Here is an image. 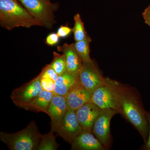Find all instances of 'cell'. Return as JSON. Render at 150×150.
<instances>
[{"label": "cell", "instance_id": "6da1fadb", "mask_svg": "<svg viewBox=\"0 0 150 150\" xmlns=\"http://www.w3.org/2000/svg\"><path fill=\"white\" fill-rule=\"evenodd\" d=\"M115 83L118 96V113L134 126L146 143L149 136V124L139 93L129 85L116 80Z\"/></svg>", "mask_w": 150, "mask_h": 150}, {"label": "cell", "instance_id": "7a4b0ae2", "mask_svg": "<svg viewBox=\"0 0 150 150\" xmlns=\"http://www.w3.org/2000/svg\"><path fill=\"white\" fill-rule=\"evenodd\" d=\"M0 25L8 30L40 26L18 0H0Z\"/></svg>", "mask_w": 150, "mask_h": 150}, {"label": "cell", "instance_id": "3957f363", "mask_svg": "<svg viewBox=\"0 0 150 150\" xmlns=\"http://www.w3.org/2000/svg\"><path fill=\"white\" fill-rule=\"evenodd\" d=\"M42 135L34 121L18 132H1L0 139L11 150H36Z\"/></svg>", "mask_w": 150, "mask_h": 150}, {"label": "cell", "instance_id": "277c9868", "mask_svg": "<svg viewBox=\"0 0 150 150\" xmlns=\"http://www.w3.org/2000/svg\"><path fill=\"white\" fill-rule=\"evenodd\" d=\"M40 26L52 29L56 22L54 13L59 9V3L47 0H18Z\"/></svg>", "mask_w": 150, "mask_h": 150}, {"label": "cell", "instance_id": "5b68a950", "mask_svg": "<svg viewBox=\"0 0 150 150\" xmlns=\"http://www.w3.org/2000/svg\"><path fill=\"white\" fill-rule=\"evenodd\" d=\"M115 81L106 78L105 83L97 88L92 94V102L102 110L112 109L118 111V96Z\"/></svg>", "mask_w": 150, "mask_h": 150}, {"label": "cell", "instance_id": "8992f818", "mask_svg": "<svg viewBox=\"0 0 150 150\" xmlns=\"http://www.w3.org/2000/svg\"><path fill=\"white\" fill-rule=\"evenodd\" d=\"M118 113V111L114 109L102 110L93 127L92 133L107 150L110 149L112 144L110 121L112 117Z\"/></svg>", "mask_w": 150, "mask_h": 150}, {"label": "cell", "instance_id": "52a82bcc", "mask_svg": "<svg viewBox=\"0 0 150 150\" xmlns=\"http://www.w3.org/2000/svg\"><path fill=\"white\" fill-rule=\"evenodd\" d=\"M40 75L12 92L10 97L14 104L22 108L35 99L42 91Z\"/></svg>", "mask_w": 150, "mask_h": 150}, {"label": "cell", "instance_id": "ba28073f", "mask_svg": "<svg viewBox=\"0 0 150 150\" xmlns=\"http://www.w3.org/2000/svg\"><path fill=\"white\" fill-rule=\"evenodd\" d=\"M79 78L81 83L91 94L106 82L103 76L93 61L83 63Z\"/></svg>", "mask_w": 150, "mask_h": 150}, {"label": "cell", "instance_id": "9c48e42d", "mask_svg": "<svg viewBox=\"0 0 150 150\" xmlns=\"http://www.w3.org/2000/svg\"><path fill=\"white\" fill-rule=\"evenodd\" d=\"M83 132L76 111L68 109L56 131L57 135L71 144L75 138Z\"/></svg>", "mask_w": 150, "mask_h": 150}, {"label": "cell", "instance_id": "30bf717a", "mask_svg": "<svg viewBox=\"0 0 150 150\" xmlns=\"http://www.w3.org/2000/svg\"><path fill=\"white\" fill-rule=\"evenodd\" d=\"M102 110L92 101L86 103L75 110L84 132H92L95 121Z\"/></svg>", "mask_w": 150, "mask_h": 150}, {"label": "cell", "instance_id": "8fae6325", "mask_svg": "<svg viewBox=\"0 0 150 150\" xmlns=\"http://www.w3.org/2000/svg\"><path fill=\"white\" fill-rule=\"evenodd\" d=\"M65 96L54 94L48 110V115L51 119V130L56 132L60 123L68 110Z\"/></svg>", "mask_w": 150, "mask_h": 150}, {"label": "cell", "instance_id": "7c38bea8", "mask_svg": "<svg viewBox=\"0 0 150 150\" xmlns=\"http://www.w3.org/2000/svg\"><path fill=\"white\" fill-rule=\"evenodd\" d=\"M68 109L76 110L91 101L92 95L79 80L65 96Z\"/></svg>", "mask_w": 150, "mask_h": 150}, {"label": "cell", "instance_id": "4fadbf2b", "mask_svg": "<svg viewBox=\"0 0 150 150\" xmlns=\"http://www.w3.org/2000/svg\"><path fill=\"white\" fill-rule=\"evenodd\" d=\"M72 150H106L92 132H82L71 144Z\"/></svg>", "mask_w": 150, "mask_h": 150}, {"label": "cell", "instance_id": "5bb4252c", "mask_svg": "<svg viewBox=\"0 0 150 150\" xmlns=\"http://www.w3.org/2000/svg\"><path fill=\"white\" fill-rule=\"evenodd\" d=\"M57 48L66 57L67 71L70 73H79L83 62L76 51L74 44L65 43L62 46H58Z\"/></svg>", "mask_w": 150, "mask_h": 150}, {"label": "cell", "instance_id": "9a60e30c", "mask_svg": "<svg viewBox=\"0 0 150 150\" xmlns=\"http://www.w3.org/2000/svg\"><path fill=\"white\" fill-rule=\"evenodd\" d=\"M79 73H72L66 71L59 75L55 82L54 93L66 96L79 79Z\"/></svg>", "mask_w": 150, "mask_h": 150}, {"label": "cell", "instance_id": "2e32d148", "mask_svg": "<svg viewBox=\"0 0 150 150\" xmlns=\"http://www.w3.org/2000/svg\"><path fill=\"white\" fill-rule=\"evenodd\" d=\"M54 93L42 90L40 94L31 102L22 108L35 112H43L48 114V110Z\"/></svg>", "mask_w": 150, "mask_h": 150}, {"label": "cell", "instance_id": "e0dca14e", "mask_svg": "<svg viewBox=\"0 0 150 150\" xmlns=\"http://www.w3.org/2000/svg\"><path fill=\"white\" fill-rule=\"evenodd\" d=\"M91 41V38L88 35L84 40L74 43L76 51L83 63L90 62L93 61L90 56V44Z\"/></svg>", "mask_w": 150, "mask_h": 150}, {"label": "cell", "instance_id": "ac0fdd59", "mask_svg": "<svg viewBox=\"0 0 150 150\" xmlns=\"http://www.w3.org/2000/svg\"><path fill=\"white\" fill-rule=\"evenodd\" d=\"M54 132L50 131L49 133L42 135L38 150H56L59 145L56 141Z\"/></svg>", "mask_w": 150, "mask_h": 150}, {"label": "cell", "instance_id": "d6986e66", "mask_svg": "<svg viewBox=\"0 0 150 150\" xmlns=\"http://www.w3.org/2000/svg\"><path fill=\"white\" fill-rule=\"evenodd\" d=\"M74 25L73 28V34L75 42L85 39L88 35L85 28L84 23L79 14L77 13L74 16Z\"/></svg>", "mask_w": 150, "mask_h": 150}, {"label": "cell", "instance_id": "ffe728a7", "mask_svg": "<svg viewBox=\"0 0 150 150\" xmlns=\"http://www.w3.org/2000/svg\"><path fill=\"white\" fill-rule=\"evenodd\" d=\"M54 58L49 65L54 69L58 75H60L67 71L66 58L64 54H59L55 51L53 52Z\"/></svg>", "mask_w": 150, "mask_h": 150}, {"label": "cell", "instance_id": "44dd1931", "mask_svg": "<svg viewBox=\"0 0 150 150\" xmlns=\"http://www.w3.org/2000/svg\"><path fill=\"white\" fill-rule=\"evenodd\" d=\"M41 77L49 78L56 82L59 75L49 64L46 65L39 74Z\"/></svg>", "mask_w": 150, "mask_h": 150}, {"label": "cell", "instance_id": "7402d4cb", "mask_svg": "<svg viewBox=\"0 0 150 150\" xmlns=\"http://www.w3.org/2000/svg\"><path fill=\"white\" fill-rule=\"evenodd\" d=\"M40 84L42 89L54 93L55 87V82L49 78L40 76Z\"/></svg>", "mask_w": 150, "mask_h": 150}, {"label": "cell", "instance_id": "603a6c76", "mask_svg": "<svg viewBox=\"0 0 150 150\" xmlns=\"http://www.w3.org/2000/svg\"><path fill=\"white\" fill-rule=\"evenodd\" d=\"M60 37L56 33H51L46 37L45 43L49 46H53L58 44L59 42Z\"/></svg>", "mask_w": 150, "mask_h": 150}, {"label": "cell", "instance_id": "cb8c5ba5", "mask_svg": "<svg viewBox=\"0 0 150 150\" xmlns=\"http://www.w3.org/2000/svg\"><path fill=\"white\" fill-rule=\"evenodd\" d=\"M73 28L67 25H61L57 30V33L60 38H65L72 32Z\"/></svg>", "mask_w": 150, "mask_h": 150}, {"label": "cell", "instance_id": "d4e9b609", "mask_svg": "<svg viewBox=\"0 0 150 150\" xmlns=\"http://www.w3.org/2000/svg\"><path fill=\"white\" fill-rule=\"evenodd\" d=\"M146 113L149 124V136L146 142L145 143V144L143 147V149L150 150V112L146 111Z\"/></svg>", "mask_w": 150, "mask_h": 150}, {"label": "cell", "instance_id": "484cf974", "mask_svg": "<svg viewBox=\"0 0 150 150\" xmlns=\"http://www.w3.org/2000/svg\"><path fill=\"white\" fill-rule=\"evenodd\" d=\"M145 23L150 27V4L148 6L142 13Z\"/></svg>", "mask_w": 150, "mask_h": 150}, {"label": "cell", "instance_id": "4316f807", "mask_svg": "<svg viewBox=\"0 0 150 150\" xmlns=\"http://www.w3.org/2000/svg\"><path fill=\"white\" fill-rule=\"evenodd\" d=\"M47 1H50V0H47Z\"/></svg>", "mask_w": 150, "mask_h": 150}]
</instances>
